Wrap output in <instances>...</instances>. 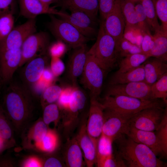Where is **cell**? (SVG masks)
<instances>
[{
	"label": "cell",
	"mask_w": 167,
	"mask_h": 167,
	"mask_svg": "<svg viewBox=\"0 0 167 167\" xmlns=\"http://www.w3.org/2000/svg\"><path fill=\"white\" fill-rule=\"evenodd\" d=\"M48 58L45 55L35 57L27 62L24 71V77L28 84L38 82L45 68Z\"/></svg>",
	"instance_id": "obj_20"
},
{
	"label": "cell",
	"mask_w": 167,
	"mask_h": 167,
	"mask_svg": "<svg viewBox=\"0 0 167 167\" xmlns=\"http://www.w3.org/2000/svg\"><path fill=\"white\" fill-rule=\"evenodd\" d=\"M155 131L161 144L164 156H166L167 154V113Z\"/></svg>",
	"instance_id": "obj_39"
},
{
	"label": "cell",
	"mask_w": 167,
	"mask_h": 167,
	"mask_svg": "<svg viewBox=\"0 0 167 167\" xmlns=\"http://www.w3.org/2000/svg\"><path fill=\"white\" fill-rule=\"evenodd\" d=\"M143 64L125 72L116 71L112 75L109 85L124 84L130 82L144 81Z\"/></svg>",
	"instance_id": "obj_24"
},
{
	"label": "cell",
	"mask_w": 167,
	"mask_h": 167,
	"mask_svg": "<svg viewBox=\"0 0 167 167\" xmlns=\"http://www.w3.org/2000/svg\"><path fill=\"white\" fill-rule=\"evenodd\" d=\"M150 57L148 54L142 53L128 55L118 62L119 69L117 71L119 72H125L139 66Z\"/></svg>",
	"instance_id": "obj_26"
},
{
	"label": "cell",
	"mask_w": 167,
	"mask_h": 167,
	"mask_svg": "<svg viewBox=\"0 0 167 167\" xmlns=\"http://www.w3.org/2000/svg\"><path fill=\"white\" fill-rule=\"evenodd\" d=\"M135 10L138 28L143 34L150 32L145 14L141 2L135 4Z\"/></svg>",
	"instance_id": "obj_40"
},
{
	"label": "cell",
	"mask_w": 167,
	"mask_h": 167,
	"mask_svg": "<svg viewBox=\"0 0 167 167\" xmlns=\"http://www.w3.org/2000/svg\"><path fill=\"white\" fill-rule=\"evenodd\" d=\"M51 57L50 69L54 76H58L64 71V64L60 58Z\"/></svg>",
	"instance_id": "obj_49"
},
{
	"label": "cell",
	"mask_w": 167,
	"mask_h": 167,
	"mask_svg": "<svg viewBox=\"0 0 167 167\" xmlns=\"http://www.w3.org/2000/svg\"><path fill=\"white\" fill-rule=\"evenodd\" d=\"M86 122L82 124L75 138L82 152L85 165L93 167L97 161V144L88 134Z\"/></svg>",
	"instance_id": "obj_17"
},
{
	"label": "cell",
	"mask_w": 167,
	"mask_h": 167,
	"mask_svg": "<svg viewBox=\"0 0 167 167\" xmlns=\"http://www.w3.org/2000/svg\"><path fill=\"white\" fill-rule=\"evenodd\" d=\"M118 0H98L99 11L102 21L113 9Z\"/></svg>",
	"instance_id": "obj_43"
},
{
	"label": "cell",
	"mask_w": 167,
	"mask_h": 167,
	"mask_svg": "<svg viewBox=\"0 0 167 167\" xmlns=\"http://www.w3.org/2000/svg\"><path fill=\"white\" fill-rule=\"evenodd\" d=\"M4 141L3 140L0 138V149L2 147L3 145Z\"/></svg>",
	"instance_id": "obj_55"
},
{
	"label": "cell",
	"mask_w": 167,
	"mask_h": 167,
	"mask_svg": "<svg viewBox=\"0 0 167 167\" xmlns=\"http://www.w3.org/2000/svg\"><path fill=\"white\" fill-rule=\"evenodd\" d=\"M61 18L68 22L74 26L85 37L92 40L97 36L98 32L96 28L89 26L72 17L70 14L60 11L58 15Z\"/></svg>",
	"instance_id": "obj_27"
},
{
	"label": "cell",
	"mask_w": 167,
	"mask_h": 167,
	"mask_svg": "<svg viewBox=\"0 0 167 167\" xmlns=\"http://www.w3.org/2000/svg\"><path fill=\"white\" fill-rule=\"evenodd\" d=\"M113 140L102 134L98 139L97 144L96 165L99 167L103 161L113 154Z\"/></svg>",
	"instance_id": "obj_28"
},
{
	"label": "cell",
	"mask_w": 167,
	"mask_h": 167,
	"mask_svg": "<svg viewBox=\"0 0 167 167\" xmlns=\"http://www.w3.org/2000/svg\"><path fill=\"white\" fill-rule=\"evenodd\" d=\"M135 4L134 0H121V9L125 20V28H138Z\"/></svg>",
	"instance_id": "obj_29"
},
{
	"label": "cell",
	"mask_w": 167,
	"mask_h": 167,
	"mask_svg": "<svg viewBox=\"0 0 167 167\" xmlns=\"http://www.w3.org/2000/svg\"><path fill=\"white\" fill-rule=\"evenodd\" d=\"M54 76L50 69L45 68L41 78L45 83H49L53 80Z\"/></svg>",
	"instance_id": "obj_53"
},
{
	"label": "cell",
	"mask_w": 167,
	"mask_h": 167,
	"mask_svg": "<svg viewBox=\"0 0 167 167\" xmlns=\"http://www.w3.org/2000/svg\"><path fill=\"white\" fill-rule=\"evenodd\" d=\"M115 140L118 145L117 154L126 167L165 166V163L159 159L149 148L134 141L127 136L126 137L124 134L121 135Z\"/></svg>",
	"instance_id": "obj_1"
},
{
	"label": "cell",
	"mask_w": 167,
	"mask_h": 167,
	"mask_svg": "<svg viewBox=\"0 0 167 167\" xmlns=\"http://www.w3.org/2000/svg\"><path fill=\"white\" fill-rule=\"evenodd\" d=\"M61 3L64 9L84 11L97 21L99 11L98 0H62Z\"/></svg>",
	"instance_id": "obj_23"
},
{
	"label": "cell",
	"mask_w": 167,
	"mask_h": 167,
	"mask_svg": "<svg viewBox=\"0 0 167 167\" xmlns=\"http://www.w3.org/2000/svg\"><path fill=\"white\" fill-rule=\"evenodd\" d=\"M154 39V46L149 53L150 57L167 61V32L161 28L153 35Z\"/></svg>",
	"instance_id": "obj_25"
},
{
	"label": "cell",
	"mask_w": 167,
	"mask_h": 167,
	"mask_svg": "<svg viewBox=\"0 0 167 167\" xmlns=\"http://www.w3.org/2000/svg\"><path fill=\"white\" fill-rule=\"evenodd\" d=\"M162 29L167 32V0H152Z\"/></svg>",
	"instance_id": "obj_36"
},
{
	"label": "cell",
	"mask_w": 167,
	"mask_h": 167,
	"mask_svg": "<svg viewBox=\"0 0 167 167\" xmlns=\"http://www.w3.org/2000/svg\"><path fill=\"white\" fill-rule=\"evenodd\" d=\"M5 114L2 107L0 106V138L4 142L10 139L12 135L11 128L6 118Z\"/></svg>",
	"instance_id": "obj_41"
},
{
	"label": "cell",
	"mask_w": 167,
	"mask_h": 167,
	"mask_svg": "<svg viewBox=\"0 0 167 167\" xmlns=\"http://www.w3.org/2000/svg\"><path fill=\"white\" fill-rule=\"evenodd\" d=\"M70 15L73 17L89 26L96 28V21L85 12L77 10H71Z\"/></svg>",
	"instance_id": "obj_44"
},
{
	"label": "cell",
	"mask_w": 167,
	"mask_h": 167,
	"mask_svg": "<svg viewBox=\"0 0 167 167\" xmlns=\"http://www.w3.org/2000/svg\"><path fill=\"white\" fill-rule=\"evenodd\" d=\"M151 57L143 63L144 82L151 85L167 73V62Z\"/></svg>",
	"instance_id": "obj_21"
},
{
	"label": "cell",
	"mask_w": 167,
	"mask_h": 167,
	"mask_svg": "<svg viewBox=\"0 0 167 167\" xmlns=\"http://www.w3.org/2000/svg\"><path fill=\"white\" fill-rule=\"evenodd\" d=\"M119 61L128 55L142 53L140 47L123 37L116 47Z\"/></svg>",
	"instance_id": "obj_32"
},
{
	"label": "cell",
	"mask_w": 167,
	"mask_h": 167,
	"mask_svg": "<svg viewBox=\"0 0 167 167\" xmlns=\"http://www.w3.org/2000/svg\"><path fill=\"white\" fill-rule=\"evenodd\" d=\"M126 167L124 162L117 153L115 156L112 154L105 159L100 167Z\"/></svg>",
	"instance_id": "obj_48"
},
{
	"label": "cell",
	"mask_w": 167,
	"mask_h": 167,
	"mask_svg": "<svg viewBox=\"0 0 167 167\" xmlns=\"http://www.w3.org/2000/svg\"><path fill=\"white\" fill-rule=\"evenodd\" d=\"M86 99L83 91L77 86L73 87L69 105L67 109L64 111L63 126L66 136L70 135L76 126L79 115L84 108Z\"/></svg>",
	"instance_id": "obj_10"
},
{
	"label": "cell",
	"mask_w": 167,
	"mask_h": 167,
	"mask_svg": "<svg viewBox=\"0 0 167 167\" xmlns=\"http://www.w3.org/2000/svg\"><path fill=\"white\" fill-rule=\"evenodd\" d=\"M104 108L98 99L90 98L86 128L89 136L96 142L102 133L104 122Z\"/></svg>",
	"instance_id": "obj_15"
},
{
	"label": "cell",
	"mask_w": 167,
	"mask_h": 167,
	"mask_svg": "<svg viewBox=\"0 0 167 167\" xmlns=\"http://www.w3.org/2000/svg\"><path fill=\"white\" fill-rule=\"evenodd\" d=\"M44 166L45 167H62V165L60 161L57 158L51 157L48 158L45 161Z\"/></svg>",
	"instance_id": "obj_51"
},
{
	"label": "cell",
	"mask_w": 167,
	"mask_h": 167,
	"mask_svg": "<svg viewBox=\"0 0 167 167\" xmlns=\"http://www.w3.org/2000/svg\"><path fill=\"white\" fill-rule=\"evenodd\" d=\"M14 0H0V16L6 13H13L15 8Z\"/></svg>",
	"instance_id": "obj_50"
},
{
	"label": "cell",
	"mask_w": 167,
	"mask_h": 167,
	"mask_svg": "<svg viewBox=\"0 0 167 167\" xmlns=\"http://www.w3.org/2000/svg\"><path fill=\"white\" fill-rule=\"evenodd\" d=\"M150 91L152 99H162L167 104V73L151 85Z\"/></svg>",
	"instance_id": "obj_31"
},
{
	"label": "cell",
	"mask_w": 167,
	"mask_h": 167,
	"mask_svg": "<svg viewBox=\"0 0 167 167\" xmlns=\"http://www.w3.org/2000/svg\"><path fill=\"white\" fill-rule=\"evenodd\" d=\"M20 14L30 19L40 15L48 14L58 16L60 11L48 6L40 0H19Z\"/></svg>",
	"instance_id": "obj_19"
},
{
	"label": "cell",
	"mask_w": 167,
	"mask_h": 167,
	"mask_svg": "<svg viewBox=\"0 0 167 167\" xmlns=\"http://www.w3.org/2000/svg\"></svg>",
	"instance_id": "obj_56"
},
{
	"label": "cell",
	"mask_w": 167,
	"mask_h": 167,
	"mask_svg": "<svg viewBox=\"0 0 167 167\" xmlns=\"http://www.w3.org/2000/svg\"><path fill=\"white\" fill-rule=\"evenodd\" d=\"M99 101L104 109L133 113L149 107L163 108L166 104L158 99L145 100L123 95H105Z\"/></svg>",
	"instance_id": "obj_4"
},
{
	"label": "cell",
	"mask_w": 167,
	"mask_h": 167,
	"mask_svg": "<svg viewBox=\"0 0 167 167\" xmlns=\"http://www.w3.org/2000/svg\"><path fill=\"white\" fill-rule=\"evenodd\" d=\"M22 58L21 49L0 52V82L6 84L11 81Z\"/></svg>",
	"instance_id": "obj_14"
},
{
	"label": "cell",
	"mask_w": 167,
	"mask_h": 167,
	"mask_svg": "<svg viewBox=\"0 0 167 167\" xmlns=\"http://www.w3.org/2000/svg\"><path fill=\"white\" fill-rule=\"evenodd\" d=\"M48 131L47 125L44 122L39 121L35 125L33 132V138L37 147Z\"/></svg>",
	"instance_id": "obj_42"
},
{
	"label": "cell",
	"mask_w": 167,
	"mask_h": 167,
	"mask_svg": "<svg viewBox=\"0 0 167 167\" xmlns=\"http://www.w3.org/2000/svg\"><path fill=\"white\" fill-rule=\"evenodd\" d=\"M150 87L144 81L109 85L105 96L123 95L145 100H153Z\"/></svg>",
	"instance_id": "obj_12"
},
{
	"label": "cell",
	"mask_w": 167,
	"mask_h": 167,
	"mask_svg": "<svg viewBox=\"0 0 167 167\" xmlns=\"http://www.w3.org/2000/svg\"><path fill=\"white\" fill-rule=\"evenodd\" d=\"M49 40L48 34L44 32H36L29 36L21 48L22 58L19 67L35 57L45 55Z\"/></svg>",
	"instance_id": "obj_8"
},
{
	"label": "cell",
	"mask_w": 167,
	"mask_h": 167,
	"mask_svg": "<svg viewBox=\"0 0 167 167\" xmlns=\"http://www.w3.org/2000/svg\"><path fill=\"white\" fill-rule=\"evenodd\" d=\"M63 88L59 85H51L43 91L42 99L46 105L57 101L62 91Z\"/></svg>",
	"instance_id": "obj_34"
},
{
	"label": "cell",
	"mask_w": 167,
	"mask_h": 167,
	"mask_svg": "<svg viewBox=\"0 0 167 167\" xmlns=\"http://www.w3.org/2000/svg\"><path fill=\"white\" fill-rule=\"evenodd\" d=\"M66 49V44L57 40L49 46L48 50L51 57L60 58L64 54Z\"/></svg>",
	"instance_id": "obj_45"
},
{
	"label": "cell",
	"mask_w": 167,
	"mask_h": 167,
	"mask_svg": "<svg viewBox=\"0 0 167 167\" xmlns=\"http://www.w3.org/2000/svg\"><path fill=\"white\" fill-rule=\"evenodd\" d=\"M64 152L66 165L69 167H81L85 164L82 152L75 137L68 139Z\"/></svg>",
	"instance_id": "obj_22"
},
{
	"label": "cell",
	"mask_w": 167,
	"mask_h": 167,
	"mask_svg": "<svg viewBox=\"0 0 167 167\" xmlns=\"http://www.w3.org/2000/svg\"><path fill=\"white\" fill-rule=\"evenodd\" d=\"M121 2V0H118L113 10L102 21L106 31L115 40L116 47L123 38L125 27Z\"/></svg>",
	"instance_id": "obj_13"
},
{
	"label": "cell",
	"mask_w": 167,
	"mask_h": 167,
	"mask_svg": "<svg viewBox=\"0 0 167 167\" xmlns=\"http://www.w3.org/2000/svg\"><path fill=\"white\" fill-rule=\"evenodd\" d=\"M154 44V37L151 32L144 33L143 41L140 46L142 53L149 56V53L152 49Z\"/></svg>",
	"instance_id": "obj_47"
},
{
	"label": "cell",
	"mask_w": 167,
	"mask_h": 167,
	"mask_svg": "<svg viewBox=\"0 0 167 167\" xmlns=\"http://www.w3.org/2000/svg\"><path fill=\"white\" fill-rule=\"evenodd\" d=\"M36 18L28 19L23 24L13 28L0 42V52L6 50L20 49L26 39L36 31Z\"/></svg>",
	"instance_id": "obj_11"
},
{
	"label": "cell",
	"mask_w": 167,
	"mask_h": 167,
	"mask_svg": "<svg viewBox=\"0 0 167 167\" xmlns=\"http://www.w3.org/2000/svg\"><path fill=\"white\" fill-rule=\"evenodd\" d=\"M73 49L69 58L66 76L71 86L75 87L77 79L81 75L84 70L88 49L86 44Z\"/></svg>",
	"instance_id": "obj_16"
},
{
	"label": "cell",
	"mask_w": 167,
	"mask_h": 167,
	"mask_svg": "<svg viewBox=\"0 0 167 167\" xmlns=\"http://www.w3.org/2000/svg\"><path fill=\"white\" fill-rule=\"evenodd\" d=\"M73 87L64 88L57 101L58 105L64 111L68 108L70 102Z\"/></svg>",
	"instance_id": "obj_46"
},
{
	"label": "cell",
	"mask_w": 167,
	"mask_h": 167,
	"mask_svg": "<svg viewBox=\"0 0 167 167\" xmlns=\"http://www.w3.org/2000/svg\"><path fill=\"white\" fill-rule=\"evenodd\" d=\"M59 117V107L58 105L53 103L46 105L44 110L43 119L46 125L52 122H56Z\"/></svg>",
	"instance_id": "obj_37"
},
{
	"label": "cell",
	"mask_w": 167,
	"mask_h": 167,
	"mask_svg": "<svg viewBox=\"0 0 167 167\" xmlns=\"http://www.w3.org/2000/svg\"><path fill=\"white\" fill-rule=\"evenodd\" d=\"M24 166L26 167H40L42 166V165L38 159L31 157L26 160Z\"/></svg>",
	"instance_id": "obj_52"
},
{
	"label": "cell",
	"mask_w": 167,
	"mask_h": 167,
	"mask_svg": "<svg viewBox=\"0 0 167 167\" xmlns=\"http://www.w3.org/2000/svg\"><path fill=\"white\" fill-rule=\"evenodd\" d=\"M48 24L49 30L57 39L73 49L86 44L92 40L81 34L74 26L65 20L50 15Z\"/></svg>",
	"instance_id": "obj_5"
},
{
	"label": "cell",
	"mask_w": 167,
	"mask_h": 167,
	"mask_svg": "<svg viewBox=\"0 0 167 167\" xmlns=\"http://www.w3.org/2000/svg\"><path fill=\"white\" fill-rule=\"evenodd\" d=\"M123 37L140 47L143 34L138 28H125Z\"/></svg>",
	"instance_id": "obj_38"
},
{
	"label": "cell",
	"mask_w": 167,
	"mask_h": 167,
	"mask_svg": "<svg viewBox=\"0 0 167 167\" xmlns=\"http://www.w3.org/2000/svg\"><path fill=\"white\" fill-rule=\"evenodd\" d=\"M105 73L94 56L88 51L86 61L81 75V82L89 91L90 98L99 99Z\"/></svg>",
	"instance_id": "obj_6"
},
{
	"label": "cell",
	"mask_w": 167,
	"mask_h": 167,
	"mask_svg": "<svg viewBox=\"0 0 167 167\" xmlns=\"http://www.w3.org/2000/svg\"><path fill=\"white\" fill-rule=\"evenodd\" d=\"M45 5L50 6V5L54 3H57L60 1V0H40Z\"/></svg>",
	"instance_id": "obj_54"
},
{
	"label": "cell",
	"mask_w": 167,
	"mask_h": 167,
	"mask_svg": "<svg viewBox=\"0 0 167 167\" xmlns=\"http://www.w3.org/2000/svg\"><path fill=\"white\" fill-rule=\"evenodd\" d=\"M88 52L94 56L105 73L112 70L118 65L119 59L116 42L106 31L102 21L96 41Z\"/></svg>",
	"instance_id": "obj_3"
},
{
	"label": "cell",
	"mask_w": 167,
	"mask_h": 167,
	"mask_svg": "<svg viewBox=\"0 0 167 167\" xmlns=\"http://www.w3.org/2000/svg\"><path fill=\"white\" fill-rule=\"evenodd\" d=\"M13 14L6 13L0 16V42L8 35L14 28Z\"/></svg>",
	"instance_id": "obj_33"
},
{
	"label": "cell",
	"mask_w": 167,
	"mask_h": 167,
	"mask_svg": "<svg viewBox=\"0 0 167 167\" xmlns=\"http://www.w3.org/2000/svg\"><path fill=\"white\" fill-rule=\"evenodd\" d=\"M123 134L134 141L148 146L156 156L159 154L164 156L161 144L155 131L138 129L128 124L124 130Z\"/></svg>",
	"instance_id": "obj_18"
},
{
	"label": "cell",
	"mask_w": 167,
	"mask_h": 167,
	"mask_svg": "<svg viewBox=\"0 0 167 167\" xmlns=\"http://www.w3.org/2000/svg\"></svg>",
	"instance_id": "obj_57"
},
{
	"label": "cell",
	"mask_w": 167,
	"mask_h": 167,
	"mask_svg": "<svg viewBox=\"0 0 167 167\" xmlns=\"http://www.w3.org/2000/svg\"><path fill=\"white\" fill-rule=\"evenodd\" d=\"M31 94L28 88L23 85L11 83L3 97L5 113L14 121L24 120L31 109Z\"/></svg>",
	"instance_id": "obj_2"
},
{
	"label": "cell",
	"mask_w": 167,
	"mask_h": 167,
	"mask_svg": "<svg viewBox=\"0 0 167 167\" xmlns=\"http://www.w3.org/2000/svg\"><path fill=\"white\" fill-rule=\"evenodd\" d=\"M167 109L152 107L143 109L135 113L130 119L129 125L138 129L154 131L160 125Z\"/></svg>",
	"instance_id": "obj_7"
},
{
	"label": "cell",
	"mask_w": 167,
	"mask_h": 167,
	"mask_svg": "<svg viewBox=\"0 0 167 167\" xmlns=\"http://www.w3.org/2000/svg\"><path fill=\"white\" fill-rule=\"evenodd\" d=\"M135 114L104 109V120L102 134L114 141L123 134L126 127Z\"/></svg>",
	"instance_id": "obj_9"
},
{
	"label": "cell",
	"mask_w": 167,
	"mask_h": 167,
	"mask_svg": "<svg viewBox=\"0 0 167 167\" xmlns=\"http://www.w3.org/2000/svg\"><path fill=\"white\" fill-rule=\"evenodd\" d=\"M57 143L58 137L56 133L48 130L37 147L43 151L51 152L56 148Z\"/></svg>",
	"instance_id": "obj_35"
},
{
	"label": "cell",
	"mask_w": 167,
	"mask_h": 167,
	"mask_svg": "<svg viewBox=\"0 0 167 167\" xmlns=\"http://www.w3.org/2000/svg\"><path fill=\"white\" fill-rule=\"evenodd\" d=\"M141 3L143 8L147 23L150 30L156 32L161 28L158 16L152 0H141Z\"/></svg>",
	"instance_id": "obj_30"
}]
</instances>
